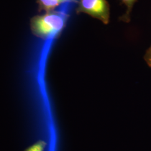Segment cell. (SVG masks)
Wrapping results in <instances>:
<instances>
[{
    "label": "cell",
    "mask_w": 151,
    "mask_h": 151,
    "mask_svg": "<svg viewBox=\"0 0 151 151\" xmlns=\"http://www.w3.org/2000/svg\"><path fill=\"white\" fill-rule=\"evenodd\" d=\"M68 15L60 11H52L34 16L30 20V29L37 38L47 39L55 37L64 29Z\"/></svg>",
    "instance_id": "cell-1"
},
{
    "label": "cell",
    "mask_w": 151,
    "mask_h": 151,
    "mask_svg": "<svg viewBox=\"0 0 151 151\" xmlns=\"http://www.w3.org/2000/svg\"><path fill=\"white\" fill-rule=\"evenodd\" d=\"M76 12L86 14L101 21L105 25L110 22V5L107 0H77Z\"/></svg>",
    "instance_id": "cell-2"
},
{
    "label": "cell",
    "mask_w": 151,
    "mask_h": 151,
    "mask_svg": "<svg viewBox=\"0 0 151 151\" xmlns=\"http://www.w3.org/2000/svg\"><path fill=\"white\" fill-rule=\"evenodd\" d=\"M38 4V11L45 12L54 11L58 6L65 2L76 3L77 0H36Z\"/></svg>",
    "instance_id": "cell-3"
},
{
    "label": "cell",
    "mask_w": 151,
    "mask_h": 151,
    "mask_svg": "<svg viewBox=\"0 0 151 151\" xmlns=\"http://www.w3.org/2000/svg\"><path fill=\"white\" fill-rule=\"evenodd\" d=\"M138 0H121L122 3L126 6L127 9L125 14L119 18V20L125 22H129L131 19V13L133 6Z\"/></svg>",
    "instance_id": "cell-4"
},
{
    "label": "cell",
    "mask_w": 151,
    "mask_h": 151,
    "mask_svg": "<svg viewBox=\"0 0 151 151\" xmlns=\"http://www.w3.org/2000/svg\"><path fill=\"white\" fill-rule=\"evenodd\" d=\"M47 146L46 141L40 139L33 143L31 146H29L24 151H44Z\"/></svg>",
    "instance_id": "cell-5"
},
{
    "label": "cell",
    "mask_w": 151,
    "mask_h": 151,
    "mask_svg": "<svg viewBox=\"0 0 151 151\" xmlns=\"http://www.w3.org/2000/svg\"><path fill=\"white\" fill-rule=\"evenodd\" d=\"M144 60L148 66L151 68V45L146 50V53L144 55Z\"/></svg>",
    "instance_id": "cell-6"
}]
</instances>
